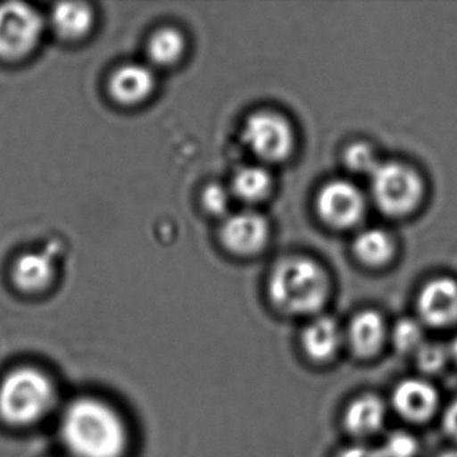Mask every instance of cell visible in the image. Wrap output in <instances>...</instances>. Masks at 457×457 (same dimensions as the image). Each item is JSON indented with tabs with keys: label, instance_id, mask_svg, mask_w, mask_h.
<instances>
[{
	"label": "cell",
	"instance_id": "d4e9b609",
	"mask_svg": "<svg viewBox=\"0 0 457 457\" xmlns=\"http://www.w3.org/2000/svg\"><path fill=\"white\" fill-rule=\"evenodd\" d=\"M444 429L457 441V400H454L444 414Z\"/></svg>",
	"mask_w": 457,
	"mask_h": 457
},
{
	"label": "cell",
	"instance_id": "7c38bea8",
	"mask_svg": "<svg viewBox=\"0 0 457 457\" xmlns=\"http://www.w3.org/2000/svg\"><path fill=\"white\" fill-rule=\"evenodd\" d=\"M392 403L397 413L408 421H427L437 409L438 393L424 379L408 378L395 386Z\"/></svg>",
	"mask_w": 457,
	"mask_h": 457
},
{
	"label": "cell",
	"instance_id": "8fae6325",
	"mask_svg": "<svg viewBox=\"0 0 457 457\" xmlns=\"http://www.w3.org/2000/svg\"><path fill=\"white\" fill-rule=\"evenodd\" d=\"M156 76L145 63H124L112 73L109 95L120 105L136 106L145 103L156 89Z\"/></svg>",
	"mask_w": 457,
	"mask_h": 457
},
{
	"label": "cell",
	"instance_id": "603a6c76",
	"mask_svg": "<svg viewBox=\"0 0 457 457\" xmlns=\"http://www.w3.org/2000/svg\"><path fill=\"white\" fill-rule=\"evenodd\" d=\"M417 441L405 432H395L389 436L378 449L381 457H414L417 453Z\"/></svg>",
	"mask_w": 457,
	"mask_h": 457
},
{
	"label": "cell",
	"instance_id": "52a82bcc",
	"mask_svg": "<svg viewBox=\"0 0 457 457\" xmlns=\"http://www.w3.org/2000/svg\"><path fill=\"white\" fill-rule=\"evenodd\" d=\"M365 196L352 181H328L317 196L318 215L333 228L355 226L365 215Z\"/></svg>",
	"mask_w": 457,
	"mask_h": 457
},
{
	"label": "cell",
	"instance_id": "6da1fadb",
	"mask_svg": "<svg viewBox=\"0 0 457 457\" xmlns=\"http://www.w3.org/2000/svg\"><path fill=\"white\" fill-rule=\"evenodd\" d=\"M60 436L69 457H125L130 445L127 420L108 401L74 398L60 419Z\"/></svg>",
	"mask_w": 457,
	"mask_h": 457
},
{
	"label": "cell",
	"instance_id": "30bf717a",
	"mask_svg": "<svg viewBox=\"0 0 457 457\" xmlns=\"http://www.w3.org/2000/svg\"><path fill=\"white\" fill-rule=\"evenodd\" d=\"M58 245H47L42 251L25 253L14 262L12 279L18 290L26 294H38L46 291L54 282L57 275Z\"/></svg>",
	"mask_w": 457,
	"mask_h": 457
},
{
	"label": "cell",
	"instance_id": "8992f818",
	"mask_svg": "<svg viewBox=\"0 0 457 457\" xmlns=\"http://www.w3.org/2000/svg\"><path fill=\"white\" fill-rule=\"evenodd\" d=\"M243 143L262 162H285L295 146V133L290 121L272 111H258L245 120Z\"/></svg>",
	"mask_w": 457,
	"mask_h": 457
},
{
	"label": "cell",
	"instance_id": "9a60e30c",
	"mask_svg": "<svg viewBox=\"0 0 457 457\" xmlns=\"http://www.w3.org/2000/svg\"><path fill=\"white\" fill-rule=\"evenodd\" d=\"M386 416L384 401L376 395H362L354 398L345 411L344 424L354 436L373 435L382 427Z\"/></svg>",
	"mask_w": 457,
	"mask_h": 457
},
{
	"label": "cell",
	"instance_id": "ac0fdd59",
	"mask_svg": "<svg viewBox=\"0 0 457 457\" xmlns=\"http://www.w3.org/2000/svg\"><path fill=\"white\" fill-rule=\"evenodd\" d=\"M187 50L186 36L176 28H162L149 37L146 55L156 68H170L183 60Z\"/></svg>",
	"mask_w": 457,
	"mask_h": 457
},
{
	"label": "cell",
	"instance_id": "7a4b0ae2",
	"mask_svg": "<svg viewBox=\"0 0 457 457\" xmlns=\"http://www.w3.org/2000/svg\"><path fill=\"white\" fill-rule=\"evenodd\" d=\"M267 293L275 309L288 315L320 312L330 295L328 272L307 258L279 262L270 274Z\"/></svg>",
	"mask_w": 457,
	"mask_h": 457
},
{
	"label": "cell",
	"instance_id": "5b68a950",
	"mask_svg": "<svg viewBox=\"0 0 457 457\" xmlns=\"http://www.w3.org/2000/svg\"><path fill=\"white\" fill-rule=\"evenodd\" d=\"M45 21L38 10L22 2L0 4V60L20 61L38 47Z\"/></svg>",
	"mask_w": 457,
	"mask_h": 457
},
{
	"label": "cell",
	"instance_id": "7402d4cb",
	"mask_svg": "<svg viewBox=\"0 0 457 457\" xmlns=\"http://www.w3.org/2000/svg\"><path fill=\"white\" fill-rule=\"evenodd\" d=\"M229 188L220 184H210L203 191L202 202L205 211L212 216H223L228 212L232 202Z\"/></svg>",
	"mask_w": 457,
	"mask_h": 457
},
{
	"label": "cell",
	"instance_id": "9c48e42d",
	"mask_svg": "<svg viewBox=\"0 0 457 457\" xmlns=\"http://www.w3.org/2000/svg\"><path fill=\"white\" fill-rule=\"evenodd\" d=\"M422 322L445 328L457 322V280L441 277L429 280L417 299Z\"/></svg>",
	"mask_w": 457,
	"mask_h": 457
},
{
	"label": "cell",
	"instance_id": "ffe728a7",
	"mask_svg": "<svg viewBox=\"0 0 457 457\" xmlns=\"http://www.w3.org/2000/svg\"><path fill=\"white\" fill-rule=\"evenodd\" d=\"M345 164L352 172L370 176L381 164L376 151L366 143H354L345 152Z\"/></svg>",
	"mask_w": 457,
	"mask_h": 457
},
{
	"label": "cell",
	"instance_id": "4316f807",
	"mask_svg": "<svg viewBox=\"0 0 457 457\" xmlns=\"http://www.w3.org/2000/svg\"><path fill=\"white\" fill-rule=\"evenodd\" d=\"M452 355L457 361V337L454 338L453 344H452Z\"/></svg>",
	"mask_w": 457,
	"mask_h": 457
},
{
	"label": "cell",
	"instance_id": "484cf974",
	"mask_svg": "<svg viewBox=\"0 0 457 457\" xmlns=\"http://www.w3.org/2000/svg\"><path fill=\"white\" fill-rule=\"evenodd\" d=\"M338 457H381L378 449L368 448V446L353 445L344 449Z\"/></svg>",
	"mask_w": 457,
	"mask_h": 457
},
{
	"label": "cell",
	"instance_id": "3957f363",
	"mask_svg": "<svg viewBox=\"0 0 457 457\" xmlns=\"http://www.w3.org/2000/svg\"><path fill=\"white\" fill-rule=\"evenodd\" d=\"M57 397V386L46 371L20 366L0 381V419L10 427H33L52 413Z\"/></svg>",
	"mask_w": 457,
	"mask_h": 457
},
{
	"label": "cell",
	"instance_id": "2e32d148",
	"mask_svg": "<svg viewBox=\"0 0 457 457\" xmlns=\"http://www.w3.org/2000/svg\"><path fill=\"white\" fill-rule=\"evenodd\" d=\"M341 328L330 317L317 318L302 334L304 352L317 362L331 360L341 346Z\"/></svg>",
	"mask_w": 457,
	"mask_h": 457
},
{
	"label": "cell",
	"instance_id": "cb8c5ba5",
	"mask_svg": "<svg viewBox=\"0 0 457 457\" xmlns=\"http://www.w3.org/2000/svg\"><path fill=\"white\" fill-rule=\"evenodd\" d=\"M417 363L425 373L440 371L446 363V350L438 344H422L417 350Z\"/></svg>",
	"mask_w": 457,
	"mask_h": 457
},
{
	"label": "cell",
	"instance_id": "d6986e66",
	"mask_svg": "<svg viewBox=\"0 0 457 457\" xmlns=\"http://www.w3.org/2000/svg\"><path fill=\"white\" fill-rule=\"evenodd\" d=\"M353 251L366 266L382 267L395 256V239L385 229L368 228L357 235Z\"/></svg>",
	"mask_w": 457,
	"mask_h": 457
},
{
	"label": "cell",
	"instance_id": "5bb4252c",
	"mask_svg": "<svg viewBox=\"0 0 457 457\" xmlns=\"http://www.w3.org/2000/svg\"><path fill=\"white\" fill-rule=\"evenodd\" d=\"M386 337L384 318L374 310L358 312L349 328L350 346L358 357L370 358L381 350Z\"/></svg>",
	"mask_w": 457,
	"mask_h": 457
},
{
	"label": "cell",
	"instance_id": "277c9868",
	"mask_svg": "<svg viewBox=\"0 0 457 457\" xmlns=\"http://www.w3.org/2000/svg\"><path fill=\"white\" fill-rule=\"evenodd\" d=\"M371 196L381 212L393 218L416 211L424 197L421 176L398 162H381L370 176Z\"/></svg>",
	"mask_w": 457,
	"mask_h": 457
},
{
	"label": "cell",
	"instance_id": "4fadbf2b",
	"mask_svg": "<svg viewBox=\"0 0 457 457\" xmlns=\"http://www.w3.org/2000/svg\"><path fill=\"white\" fill-rule=\"evenodd\" d=\"M50 26L60 38L71 42L79 41L92 31L95 12L89 4L79 2L57 4L50 14Z\"/></svg>",
	"mask_w": 457,
	"mask_h": 457
},
{
	"label": "cell",
	"instance_id": "e0dca14e",
	"mask_svg": "<svg viewBox=\"0 0 457 457\" xmlns=\"http://www.w3.org/2000/svg\"><path fill=\"white\" fill-rule=\"evenodd\" d=\"M274 181L271 173L262 165H248L235 173L231 186L232 196L245 204H258L271 195Z\"/></svg>",
	"mask_w": 457,
	"mask_h": 457
},
{
	"label": "cell",
	"instance_id": "ba28073f",
	"mask_svg": "<svg viewBox=\"0 0 457 457\" xmlns=\"http://www.w3.org/2000/svg\"><path fill=\"white\" fill-rule=\"evenodd\" d=\"M220 239L224 247L234 255H256L269 242V221L253 211L232 213L221 226Z\"/></svg>",
	"mask_w": 457,
	"mask_h": 457
},
{
	"label": "cell",
	"instance_id": "83f0119b",
	"mask_svg": "<svg viewBox=\"0 0 457 457\" xmlns=\"http://www.w3.org/2000/svg\"><path fill=\"white\" fill-rule=\"evenodd\" d=\"M440 457H457V451H446L440 454Z\"/></svg>",
	"mask_w": 457,
	"mask_h": 457
},
{
	"label": "cell",
	"instance_id": "44dd1931",
	"mask_svg": "<svg viewBox=\"0 0 457 457\" xmlns=\"http://www.w3.org/2000/svg\"><path fill=\"white\" fill-rule=\"evenodd\" d=\"M422 328L417 320L411 318H403L395 323L393 330V342L400 352L409 353L419 350L424 344Z\"/></svg>",
	"mask_w": 457,
	"mask_h": 457
}]
</instances>
